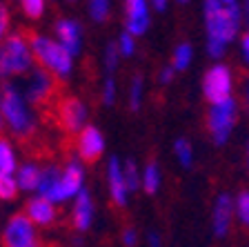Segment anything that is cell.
Instances as JSON below:
<instances>
[{"mask_svg":"<svg viewBox=\"0 0 249 247\" xmlns=\"http://www.w3.org/2000/svg\"><path fill=\"white\" fill-rule=\"evenodd\" d=\"M243 7L238 2L227 5L223 0H205V25H207V52L220 58L238 34H243Z\"/></svg>","mask_w":249,"mask_h":247,"instance_id":"1","label":"cell"},{"mask_svg":"<svg viewBox=\"0 0 249 247\" xmlns=\"http://www.w3.org/2000/svg\"><path fill=\"white\" fill-rule=\"evenodd\" d=\"M0 112H2L5 120L9 123V127L14 129V134L18 136L22 147L27 152H31V145H34V154H38L40 136H38L36 123H34V118L27 112L20 94L16 92L11 85H2L0 87Z\"/></svg>","mask_w":249,"mask_h":247,"instance_id":"2","label":"cell"},{"mask_svg":"<svg viewBox=\"0 0 249 247\" xmlns=\"http://www.w3.org/2000/svg\"><path fill=\"white\" fill-rule=\"evenodd\" d=\"M20 36L27 40V45L34 52V58L38 60L40 67L49 69V72L58 74V76L69 74V69H71V54H69V49L65 45L38 36L36 31L27 29V27L20 29Z\"/></svg>","mask_w":249,"mask_h":247,"instance_id":"3","label":"cell"},{"mask_svg":"<svg viewBox=\"0 0 249 247\" xmlns=\"http://www.w3.org/2000/svg\"><path fill=\"white\" fill-rule=\"evenodd\" d=\"M62 96H65V82L60 80V76L45 67H38L29 87V103L38 109L42 118L49 120Z\"/></svg>","mask_w":249,"mask_h":247,"instance_id":"4","label":"cell"},{"mask_svg":"<svg viewBox=\"0 0 249 247\" xmlns=\"http://www.w3.org/2000/svg\"><path fill=\"white\" fill-rule=\"evenodd\" d=\"M31 67V49L20 34H11L0 42V78L25 74Z\"/></svg>","mask_w":249,"mask_h":247,"instance_id":"5","label":"cell"},{"mask_svg":"<svg viewBox=\"0 0 249 247\" xmlns=\"http://www.w3.org/2000/svg\"><path fill=\"white\" fill-rule=\"evenodd\" d=\"M205 123H207V134L212 136L213 143L223 145L225 140H229L233 127L238 123V103L233 98H229L225 103L209 105Z\"/></svg>","mask_w":249,"mask_h":247,"instance_id":"6","label":"cell"},{"mask_svg":"<svg viewBox=\"0 0 249 247\" xmlns=\"http://www.w3.org/2000/svg\"><path fill=\"white\" fill-rule=\"evenodd\" d=\"M49 123H53L58 129H60L65 138H69V143L73 140L76 132H83V123H85V105L73 96H65L58 100L56 109L49 116Z\"/></svg>","mask_w":249,"mask_h":247,"instance_id":"7","label":"cell"},{"mask_svg":"<svg viewBox=\"0 0 249 247\" xmlns=\"http://www.w3.org/2000/svg\"><path fill=\"white\" fill-rule=\"evenodd\" d=\"M202 94L209 105L225 103L233 98V72L227 65H213L202 76Z\"/></svg>","mask_w":249,"mask_h":247,"instance_id":"8","label":"cell"},{"mask_svg":"<svg viewBox=\"0 0 249 247\" xmlns=\"http://www.w3.org/2000/svg\"><path fill=\"white\" fill-rule=\"evenodd\" d=\"M5 247H36V234L31 227V218L27 214H16L9 221L2 236Z\"/></svg>","mask_w":249,"mask_h":247,"instance_id":"9","label":"cell"},{"mask_svg":"<svg viewBox=\"0 0 249 247\" xmlns=\"http://www.w3.org/2000/svg\"><path fill=\"white\" fill-rule=\"evenodd\" d=\"M233 218H236V207H233V198L229 194H220L213 203L212 209V227L213 234L218 238H225L229 234L233 225Z\"/></svg>","mask_w":249,"mask_h":247,"instance_id":"10","label":"cell"},{"mask_svg":"<svg viewBox=\"0 0 249 247\" xmlns=\"http://www.w3.org/2000/svg\"><path fill=\"white\" fill-rule=\"evenodd\" d=\"M76 140H78V154H80V158H83L85 163H96V160L103 156L105 143L96 127H91V125L83 127V132L78 134Z\"/></svg>","mask_w":249,"mask_h":247,"instance_id":"11","label":"cell"},{"mask_svg":"<svg viewBox=\"0 0 249 247\" xmlns=\"http://www.w3.org/2000/svg\"><path fill=\"white\" fill-rule=\"evenodd\" d=\"M124 14H127V31L131 36L134 34H145L147 25H149L145 0H127L124 2Z\"/></svg>","mask_w":249,"mask_h":247,"instance_id":"12","label":"cell"},{"mask_svg":"<svg viewBox=\"0 0 249 247\" xmlns=\"http://www.w3.org/2000/svg\"><path fill=\"white\" fill-rule=\"evenodd\" d=\"M80 187H83V170L78 163H69L60 178V201H65L71 194H80L83 191Z\"/></svg>","mask_w":249,"mask_h":247,"instance_id":"13","label":"cell"},{"mask_svg":"<svg viewBox=\"0 0 249 247\" xmlns=\"http://www.w3.org/2000/svg\"><path fill=\"white\" fill-rule=\"evenodd\" d=\"M109 187H111V198L118 207H124L127 201V183H124V174L120 171V165L116 158L109 160Z\"/></svg>","mask_w":249,"mask_h":247,"instance_id":"14","label":"cell"},{"mask_svg":"<svg viewBox=\"0 0 249 247\" xmlns=\"http://www.w3.org/2000/svg\"><path fill=\"white\" fill-rule=\"evenodd\" d=\"M27 216L38 225H49L56 218V209H53L52 201L40 196V198H34V201L27 203Z\"/></svg>","mask_w":249,"mask_h":247,"instance_id":"15","label":"cell"},{"mask_svg":"<svg viewBox=\"0 0 249 247\" xmlns=\"http://www.w3.org/2000/svg\"><path fill=\"white\" fill-rule=\"evenodd\" d=\"M56 34L62 45L69 49V54H76L80 49V29H78V25L73 20H58Z\"/></svg>","mask_w":249,"mask_h":247,"instance_id":"16","label":"cell"},{"mask_svg":"<svg viewBox=\"0 0 249 247\" xmlns=\"http://www.w3.org/2000/svg\"><path fill=\"white\" fill-rule=\"evenodd\" d=\"M89 223H91V198H89L87 190H83L73 205V227L83 232L89 227Z\"/></svg>","mask_w":249,"mask_h":247,"instance_id":"17","label":"cell"},{"mask_svg":"<svg viewBox=\"0 0 249 247\" xmlns=\"http://www.w3.org/2000/svg\"><path fill=\"white\" fill-rule=\"evenodd\" d=\"M60 178L62 174L58 170H47L40 180V194L47 201H60Z\"/></svg>","mask_w":249,"mask_h":247,"instance_id":"18","label":"cell"},{"mask_svg":"<svg viewBox=\"0 0 249 247\" xmlns=\"http://www.w3.org/2000/svg\"><path fill=\"white\" fill-rule=\"evenodd\" d=\"M40 180H42V174L34 165H25L20 170V174H18V185L22 190H36V187H40Z\"/></svg>","mask_w":249,"mask_h":247,"instance_id":"19","label":"cell"},{"mask_svg":"<svg viewBox=\"0 0 249 247\" xmlns=\"http://www.w3.org/2000/svg\"><path fill=\"white\" fill-rule=\"evenodd\" d=\"M233 207H236V221L249 227V190L238 191V196L233 198Z\"/></svg>","mask_w":249,"mask_h":247,"instance_id":"20","label":"cell"},{"mask_svg":"<svg viewBox=\"0 0 249 247\" xmlns=\"http://www.w3.org/2000/svg\"><path fill=\"white\" fill-rule=\"evenodd\" d=\"M14 167H16V158L14 152H11V145L5 138H0V174L9 176L14 171Z\"/></svg>","mask_w":249,"mask_h":247,"instance_id":"21","label":"cell"},{"mask_svg":"<svg viewBox=\"0 0 249 247\" xmlns=\"http://www.w3.org/2000/svg\"><path fill=\"white\" fill-rule=\"evenodd\" d=\"M192 56H194L192 47L187 45V42H182V45L176 47V52H174V65H171V67L174 69H187L189 67V62H192Z\"/></svg>","mask_w":249,"mask_h":247,"instance_id":"22","label":"cell"},{"mask_svg":"<svg viewBox=\"0 0 249 247\" xmlns=\"http://www.w3.org/2000/svg\"><path fill=\"white\" fill-rule=\"evenodd\" d=\"M142 185H145V191L147 194H154L160 185V171H158V165L156 163H149L145 170V178H142Z\"/></svg>","mask_w":249,"mask_h":247,"instance_id":"23","label":"cell"},{"mask_svg":"<svg viewBox=\"0 0 249 247\" xmlns=\"http://www.w3.org/2000/svg\"><path fill=\"white\" fill-rule=\"evenodd\" d=\"M174 152H176L178 160H180L185 167H189L192 165V158H194V150H192V145H189V140L185 138H178L176 145H174Z\"/></svg>","mask_w":249,"mask_h":247,"instance_id":"24","label":"cell"},{"mask_svg":"<svg viewBox=\"0 0 249 247\" xmlns=\"http://www.w3.org/2000/svg\"><path fill=\"white\" fill-rule=\"evenodd\" d=\"M16 191H18L16 180L7 174H0V198L2 201H11V198H16Z\"/></svg>","mask_w":249,"mask_h":247,"instance_id":"25","label":"cell"},{"mask_svg":"<svg viewBox=\"0 0 249 247\" xmlns=\"http://www.w3.org/2000/svg\"><path fill=\"white\" fill-rule=\"evenodd\" d=\"M124 183H127V190H138L140 180H138V170H136L134 160H127V165H124Z\"/></svg>","mask_w":249,"mask_h":247,"instance_id":"26","label":"cell"},{"mask_svg":"<svg viewBox=\"0 0 249 247\" xmlns=\"http://www.w3.org/2000/svg\"><path fill=\"white\" fill-rule=\"evenodd\" d=\"M20 2H22V9H25V14L29 16V18H40L42 16V9H45L42 0H20Z\"/></svg>","mask_w":249,"mask_h":247,"instance_id":"27","label":"cell"},{"mask_svg":"<svg viewBox=\"0 0 249 247\" xmlns=\"http://www.w3.org/2000/svg\"><path fill=\"white\" fill-rule=\"evenodd\" d=\"M107 5H109V0H91V16L96 20H103L105 16H107Z\"/></svg>","mask_w":249,"mask_h":247,"instance_id":"28","label":"cell"},{"mask_svg":"<svg viewBox=\"0 0 249 247\" xmlns=\"http://www.w3.org/2000/svg\"><path fill=\"white\" fill-rule=\"evenodd\" d=\"M118 49H120V54H123V56H129V54L134 52V38H131L129 31L120 36V40H118Z\"/></svg>","mask_w":249,"mask_h":247,"instance_id":"29","label":"cell"},{"mask_svg":"<svg viewBox=\"0 0 249 247\" xmlns=\"http://www.w3.org/2000/svg\"><path fill=\"white\" fill-rule=\"evenodd\" d=\"M7 29H9V11L0 2V42L7 38Z\"/></svg>","mask_w":249,"mask_h":247,"instance_id":"30","label":"cell"},{"mask_svg":"<svg viewBox=\"0 0 249 247\" xmlns=\"http://www.w3.org/2000/svg\"><path fill=\"white\" fill-rule=\"evenodd\" d=\"M240 56H243V62L249 67V27L240 34Z\"/></svg>","mask_w":249,"mask_h":247,"instance_id":"31","label":"cell"},{"mask_svg":"<svg viewBox=\"0 0 249 247\" xmlns=\"http://www.w3.org/2000/svg\"><path fill=\"white\" fill-rule=\"evenodd\" d=\"M118 45H109L107 47V69L111 72V69L116 67V60H118Z\"/></svg>","mask_w":249,"mask_h":247,"instance_id":"32","label":"cell"},{"mask_svg":"<svg viewBox=\"0 0 249 247\" xmlns=\"http://www.w3.org/2000/svg\"><path fill=\"white\" fill-rule=\"evenodd\" d=\"M140 105V78H134V87H131V109H138Z\"/></svg>","mask_w":249,"mask_h":247,"instance_id":"33","label":"cell"},{"mask_svg":"<svg viewBox=\"0 0 249 247\" xmlns=\"http://www.w3.org/2000/svg\"><path fill=\"white\" fill-rule=\"evenodd\" d=\"M105 103L111 105L114 103V82L107 80V85H105Z\"/></svg>","mask_w":249,"mask_h":247,"instance_id":"34","label":"cell"},{"mask_svg":"<svg viewBox=\"0 0 249 247\" xmlns=\"http://www.w3.org/2000/svg\"><path fill=\"white\" fill-rule=\"evenodd\" d=\"M174 72H176V69H174V67H167L165 72H162L160 80H162V82H169V80H171V76H174Z\"/></svg>","mask_w":249,"mask_h":247,"instance_id":"35","label":"cell"},{"mask_svg":"<svg viewBox=\"0 0 249 247\" xmlns=\"http://www.w3.org/2000/svg\"><path fill=\"white\" fill-rule=\"evenodd\" d=\"M124 243H127V245H134V243H136V236H134V232H131V229H127V232H124Z\"/></svg>","mask_w":249,"mask_h":247,"instance_id":"36","label":"cell"},{"mask_svg":"<svg viewBox=\"0 0 249 247\" xmlns=\"http://www.w3.org/2000/svg\"><path fill=\"white\" fill-rule=\"evenodd\" d=\"M243 16H245V20L249 22V0H245L243 2Z\"/></svg>","mask_w":249,"mask_h":247,"instance_id":"37","label":"cell"},{"mask_svg":"<svg viewBox=\"0 0 249 247\" xmlns=\"http://www.w3.org/2000/svg\"><path fill=\"white\" fill-rule=\"evenodd\" d=\"M245 103H247V109H249V76L245 80Z\"/></svg>","mask_w":249,"mask_h":247,"instance_id":"38","label":"cell"},{"mask_svg":"<svg viewBox=\"0 0 249 247\" xmlns=\"http://www.w3.org/2000/svg\"><path fill=\"white\" fill-rule=\"evenodd\" d=\"M149 243H151V247H160V238H156V234L149 236Z\"/></svg>","mask_w":249,"mask_h":247,"instance_id":"39","label":"cell"},{"mask_svg":"<svg viewBox=\"0 0 249 247\" xmlns=\"http://www.w3.org/2000/svg\"><path fill=\"white\" fill-rule=\"evenodd\" d=\"M165 5H167V0H154V7H156V9H165Z\"/></svg>","mask_w":249,"mask_h":247,"instance_id":"40","label":"cell"},{"mask_svg":"<svg viewBox=\"0 0 249 247\" xmlns=\"http://www.w3.org/2000/svg\"><path fill=\"white\" fill-rule=\"evenodd\" d=\"M2 118H5V116H2V112H0V138H5V136H2Z\"/></svg>","mask_w":249,"mask_h":247,"instance_id":"41","label":"cell"},{"mask_svg":"<svg viewBox=\"0 0 249 247\" xmlns=\"http://www.w3.org/2000/svg\"><path fill=\"white\" fill-rule=\"evenodd\" d=\"M223 2H227V5H233V2H238V0H223Z\"/></svg>","mask_w":249,"mask_h":247,"instance_id":"42","label":"cell"},{"mask_svg":"<svg viewBox=\"0 0 249 247\" xmlns=\"http://www.w3.org/2000/svg\"><path fill=\"white\" fill-rule=\"evenodd\" d=\"M247 165H249V145H247Z\"/></svg>","mask_w":249,"mask_h":247,"instance_id":"43","label":"cell"},{"mask_svg":"<svg viewBox=\"0 0 249 247\" xmlns=\"http://www.w3.org/2000/svg\"><path fill=\"white\" fill-rule=\"evenodd\" d=\"M182 2H185V0H182Z\"/></svg>","mask_w":249,"mask_h":247,"instance_id":"44","label":"cell"}]
</instances>
